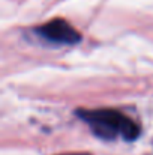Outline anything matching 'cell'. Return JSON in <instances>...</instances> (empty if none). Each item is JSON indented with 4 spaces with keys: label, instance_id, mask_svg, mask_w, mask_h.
Returning <instances> with one entry per match:
<instances>
[{
    "label": "cell",
    "instance_id": "3",
    "mask_svg": "<svg viewBox=\"0 0 153 155\" xmlns=\"http://www.w3.org/2000/svg\"><path fill=\"white\" fill-rule=\"evenodd\" d=\"M65 155H87V154H65Z\"/></svg>",
    "mask_w": 153,
    "mask_h": 155
},
{
    "label": "cell",
    "instance_id": "1",
    "mask_svg": "<svg viewBox=\"0 0 153 155\" xmlns=\"http://www.w3.org/2000/svg\"><path fill=\"white\" fill-rule=\"evenodd\" d=\"M77 114L84 122L89 124L95 136L104 140H111L117 136H122L125 140L131 142L140 136V127L120 111L108 108H101V110L80 108Z\"/></svg>",
    "mask_w": 153,
    "mask_h": 155
},
{
    "label": "cell",
    "instance_id": "2",
    "mask_svg": "<svg viewBox=\"0 0 153 155\" xmlns=\"http://www.w3.org/2000/svg\"><path fill=\"white\" fill-rule=\"evenodd\" d=\"M44 39L51 41V42H56V44H77L81 41V36L80 33L65 20H60V18H56V20H51L48 23L42 24L38 30H36Z\"/></svg>",
    "mask_w": 153,
    "mask_h": 155
}]
</instances>
